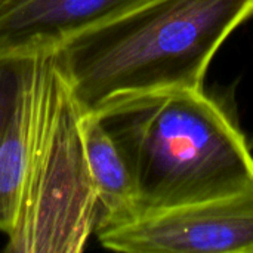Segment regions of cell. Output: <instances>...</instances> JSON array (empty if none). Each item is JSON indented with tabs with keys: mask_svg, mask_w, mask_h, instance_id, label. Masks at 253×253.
<instances>
[{
	"mask_svg": "<svg viewBox=\"0 0 253 253\" xmlns=\"http://www.w3.org/2000/svg\"><path fill=\"white\" fill-rule=\"evenodd\" d=\"M77 101L61 50L19 58L18 90L0 139V233L6 252L77 253L99 203Z\"/></svg>",
	"mask_w": 253,
	"mask_h": 253,
	"instance_id": "cell-1",
	"label": "cell"
},
{
	"mask_svg": "<svg viewBox=\"0 0 253 253\" xmlns=\"http://www.w3.org/2000/svg\"><path fill=\"white\" fill-rule=\"evenodd\" d=\"M96 114L132 175L135 219L236 193L253 179L245 136L205 90L138 95Z\"/></svg>",
	"mask_w": 253,
	"mask_h": 253,
	"instance_id": "cell-2",
	"label": "cell"
},
{
	"mask_svg": "<svg viewBox=\"0 0 253 253\" xmlns=\"http://www.w3.org/2000/svg\"><path fill=\"white\" fill-rule=\"evenodd\" d=\"M253 16V0H151L61 49L84 111L138 95L203 90L227 37Z\"/></svg>",
	"mask_w": 253,
	"mask_h": 253,
	"instance_id": "cell-3",
	"label": "cell"
},
{
	"mask_svg": "<svg viewBox=\"0 0 253 253\" xmlns=\"http://www.w3.org/2000/svg\"><path fill=\"white\" fill-rule=\"evenodd\" d=\"M127 253H253V179L242 190L95 231Z\"/></svg>",
	"mask_w": 253,
	"mask_h": 253,
	"instance_id": "cell-4",
	"label": "cell"
},
{
	"mask_svg": "<svg viewBox=\"0 0 253 253\" xmlns=\"http://www.w3.org/2000/svg\"><path fill=\"white\" fill-rule=\"evenodd\" d=\"M151 0H0V59L61 50Z\"/></svg>",
	"mask_w": 253,
	"mask_h": 253,
	"instance_id": "cell-5",
	"label": "cell"
},
{
	"mask_svg": "<svg viewBox=\"0 0 253 253\" xmlns=\"http://www.w3.org/2000/svg\"><path fill=\"white\" fill-rule=\"evenodd\" d=\"M80 129L87 168L99 203L95 231L133 221L136 218V193L119 147L101 117L93 111L83 110Z\"/></svg>",
	"mask_w": 253,
	"mask_h": 253,
	"instance_id": "cell-6",
	"label": "cell"
},
{
	"mask_svg": "<svg viewBox=\"0 0 253 253\" xmlns=\"http://www.w3.org/2000/svg\"><path fill=\"white\" fill-rule=\"evenodd\" d=\"M19 58L0 59V139L10 119L18 90Z\"/></svg>",
	"mask_w": 253,
	"mask_h": 253,
	"instance_id": "cell-7",
	"label": "cell"
}]
</instances>
